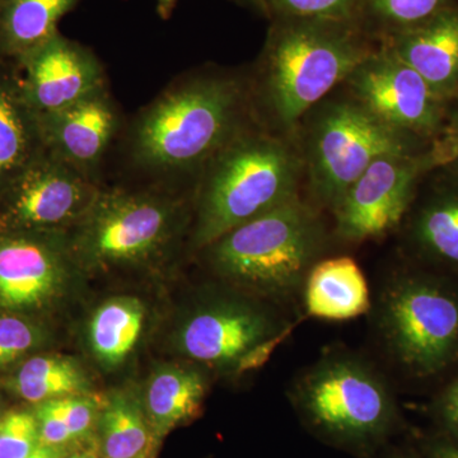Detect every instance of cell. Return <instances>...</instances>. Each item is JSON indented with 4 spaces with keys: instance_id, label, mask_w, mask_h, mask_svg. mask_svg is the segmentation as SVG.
<instances>
[{
    "instance_id": "obj_3",
    "label": "cell",
    "mask_w": 458,
    "mask_h": 458,
    "mask_svg": "<svg viewBox=\"0 0 458 458\" xmlns=\"http://www.w3.org/2000/svg\"><path fill=\"white\" fill-rule=\"evenodd\" d=\"M195 181L189 245L200 252L232 229L301 197L302 157L295 137L256 122L219 150Z\"/></svg>"
},
{
    "instance_id": "obj_25",
    "label": "cell",
    "mask_w": 458,
    "mask_h": 458,
    "mask_svg": "<svg viewBox=\"0 0 458 458\" xmlns=\"http://www.w3.org/2000/svg\"><path fill=\"white\" fill-rule=\"evenodd\" d=\"M458 0H360V23L377 41L421 25Z\"/></svg>"
},
{
    "instance_id": "obj_13",
    "label": "cell",
    "mask_w": 458,
    "mask_h": 458,
    "mask_svg": "<svg viewBox=\"0 0 458 458\" xmlns=\"http://www.w3.org/2000/svg\"><path fill=\"white\" fill-rule=\"evenodd\" d=\"M342 87L382 122L419 140L433 143L445 128L450 102L381 45Z\"/></svg>"
},
{
    "instance_id": "obj_15",
    "label": "cell",
    "mask_w": 458,
    "mask_h": 458,
    "mask_svg": "<svg viewBox=\"0 0 458 458\" xmlns=\"http://www.w3.org/2000/svg\"><path fill=\"white\" fill-rule=\"evenodd\" d=\"M38 117L45 149L83 176L99 182V168L122 125L119 108L108 87L71 106Z\"/></svg>"
},
{
    "instance_id": "obj_19",
    "label": "cell",
    "mask_w": 458,
    "mask_h": 458,
    "mask_svg": "<svg viewBox=\"0 0 458 458\" xmlns=\"http://www.w3.org/2000/svg\"><path fill=\"white\" fill-rule=\"evenodd\" d=\"M38 117L8 63L0 62V189L44 150Z\"/></svg>"
},
{
    "instance_id": "obj_22",
    "label": "cell",
    "mask_w": 458,
    "mask_h": 458,
    "mask_svg": "<svg viewBox=\"0 0 458 458\" xmlns=\"http://www.w3.org/2000/svg\"><path fill=\"white\" fill-rule=\"evenodd\" d=\"M78 0H0V62L12 63L53 38Z\"/></svg>"
},
{
    "instance_id": "obj_26",
    "label": "cell",
    "mask_w": 458,
    "mask_h": 458,
    "mask_svg": "<svg viewBox=\"0 0 458 458\" xmlns=\"http://www.w3.org/2000/svg\"><path fill=\"white\" fill-rule=\"evenodd\" d=\"M270 21L286 18L360 22V0H254Z\"/></svg>"
},
{
    "instance_id": "obj_6",
    "label": "cell",
    "mask_w": 458,
    "mask_h": 458,
    "mask_svg": "<svg viewBox=\"0 0 458 458\" xmlns=\"http://www.w3.org/2000/svg\"><path fill=\"white\" fill-rule=\"evenodd\" d=\"M339 90L304 114L294 134L309 201L328 212L379 157L415 155L432 147L382 122L343 87Z\"/></svg>"
},
{
    "instance_id": "obj_9",
    "label": "cell",
    "mask_w": 458,
    "mask_h": 458,
    "mask_svg": "<svg viewBox=\"0 0 458 458\" xmlns=\"http://www.w3.org/2000/svg\"><path fill=\"white\" fill-rule=\"evenodd\" d=\"M377 327L397 363L433 375L458 355V295L429 276L400 274L382 291Z\"/></svg>"
},
{
    "instance_id": "obj_31",
    "label": "cell",
    "mask_w": 458,
    "mask_h": 458,
    "mask_svg": "<svg viewBox=\"0 0 458 458\" xmlns=\"http://www.w3.org/2000/svg\"><path fill=\"white\" fill-rule=\"evenodd\" d=\"M35 417L38 419L40 441L44 445L71 447L77 442L53 400L38 403Z\"/></svg>"
},
{
    "instance_id": "obj_12",
    "label": "cell",
    "mask_w": 458,
    "mask_h": 458,
    "mask_svg": "<svg viewBox=\"0 0 458 458\" xmlns=\"http://www.w3.org/2000/svg\"><path fill=\"white\" fill-rule=\"evenodd\" d=\"M82 276L68 233L0 228V309H49L71 295Z\"/></svg>"
},
{
    "instance_id": "obj_24",
    "label": "cell",
    "mask_w": 458,
    "mask_h": 458,
    "mask_svg": "<svg viewBox=\"0 0 458 458\" xmlns=\"http://www.w3.org/2000/svg\"><path fill=\"white\" fill-rule=\"evenodd\" d=\"M13 388L33 403L89 394V377L74 358L38 355L23 363L13 379Z\"/></svg>"
},
{
    "instance_id": "obj_29",
    "label": "cell",
    "mask_w": 458,
    "mask_h": 458,
    "mask_svg": "<svg viewBox=\"0 0 458 458\" xmlns=\"http://www.w3.org/2000/svg\"><path fill=\"white\" fill-rule=\"evenodd\" d=\"M75 441L87 438L98 424L99 406L90 394L53 400Z\"/></svg>"
},
{
    "instance_id": "obj_21",
    "label": "cell",
    "mask_w": 458,
    "mask_h": 458,
    "mask_svg": "<svg viewBox=\"0 0 458 458\" xmlns=\"http://www.w3.org/2000/svg\"><path fill=\"white\" fill-rule=\"evenodd\" d=\"M146 318V306L131 295H117L99 304L87 325L93 357L106 369L122 366L137 348Z\"/></svg>"
},
{
    "instance_id": "obj_10",
    "label": "cell",
    "mask_w": 458,
    "mask_h": 458,
    "mask_svg": "<svg viewBox=\"0 0 458 458\" xmlns=\"http://www.w3.org/2000/svg\"><path fill=\"white\" fill-rule=\"evenodd\" d=\"M101 188L44 149L0 189V228L68 233Z\"/></svg>"
},
{
    "instance_id": "obj_34",
    "label": "cell",
    "mask_w": 458,
    "mask_h": 458,
    "mask_svg": "<svg viewBox=\"0 0 458 458\" xmlns=\"http://www.w3.org/2000/svg\"><path fill=\"white\" fill-rule=\"evenodd\" d=\"M177 0H157V8H158L159 16L167 18L170 16L172 9L176 5Z\"/></svg>"
},
{
    "instance_id": "obj_7",
    "label": "cell",
    "mask_w": 458,
    "mask_h": 458,
    "mask_svg": "<svg viewBox=\"0 0 458 458\" xmlns=\"http://www.w3.org/2000/svg\"><path fill=\"white\" fill-rule=\"evenodd\" d=\"M289 327L264 301L227 286L189 310L174 346L195 363L242 375L264 366Z\"/></svg>"
},
{
    "instance_id": "obj_2",
    "label": "cell",
    "mask_w": 458,
    "mask_h": 458,
    "mask_svg": "<svg viewBox=\"0 0 458 458\" xmlns=\"http://www.w3.org/2000/svg\"><path fill=\"white\" fill-rule=\"evenodd\" d=\"M379 42L354 21H271L251 80L259 123L294 137L304 114L343 86Z\"/></svg>"
},
{
    "instance_id": "obj_33",
    "label": "cell",
    "mask_w": 458,
    "mask_h": 458,
    "mask_svg": "<svg viewBox=\"0 0 458 458\" xmlns=\"http://www.w3.org/2000/svg\"><path fill=\"white\" fill-rule=\"evenodd\" d=\"M69 447L65 445H49L40 443L38 447L35 448L25 458H65L69 456Z\"/></svg>"
},
{
    "instance_id": "obj_16",
    "label": "cell",
    "mask_w": 458,
    "mask_h": 458,
    "mask_svg": "<svg viewBox=\"0 0 458 458\" xmlns=\"http://www.w3.org/2000/svg\"><path fill=\"white\" fill-rule=\"evenodd\" d=\"M445 101L458 96V2L421 25L379 41Z\"/></svg>"
},
{
    "instance_id": "obj_35",
    "label": "cell",
    "mask_w": 458,
    "mask_h": 458,
    "mask_svg": "<svg viewBox=\"0 0 458 458\" xmlns=\"http://www.w3.org/2000/svg\"><path fill=\"white\" fill-rule=\"evenodd\" d=\"M65 458H99L98 454L93 450H87L82 452H75V454H69Z\"/></svg>"
},
{
    "instance_id": "obj_5",
    "label": "cell",
    "mask_w": 458,
    "mask_h": 458,
    "mask_svg": "<svg viewBox=\"0 0 458 458\" xmlns=\"http://www.w3.org/2000/svg\"><path fill=\"white\" fill-rule=\"evenodd\" d=\"M191 219V203L176 192L102 186L68 241L83 274L153 269L189 240Z\"/></svg>"
},
{
    "instance_id": "obj_32",
    "label": "cell",
    "mask_w": 458,
    "mask_h": 458,
    "mask_svg": "<svg viewBox=\"0 0 458 458\" xmlns=\"http://www.w3.org/2000/svg\"><path fill=\"white\" fill-rule=\"evenodd\" d=\"M443 411L452 426L458 429V379L445 394Z\"/></svg>"
},
{
    "instance_id": "obj_27",
    "label": "cell",
    "mask_w": 458,
    "mask_h": 458,
    "mask_svg": "<svg viewBox=\"0 0 458 458\" xmlns=\"http://www.w3.org/2000/svg\"><path fill=\"white\" fill-rule=\"evenodd\" d=\"M38 419L29 411L0 417V458H25L40 445Z\"/></svg>"
},
{
    "instance_id": "obj_20",
    "label": "cell",
    "mask_w": 458,
    "mask_h": 458,
    "mask_svg": "<svg viewBox=\"0 0 458 458\" xmlns=\"http://www.w3.org/2000/svg\"><path fill=\"white\" fill-rule=\"evenodd\" d=\"M441 172L410 225L412 242L428 258L458 270V174Z\"/></svg>"
},
{
    "instance_id": "obj_30",
    "label": "cell",
    "mask_w": 458,
    "mask_h": 458,
    "mask_svg": "<svg viewBox=\"0 0 458 458\" xmlns=\"http://www.w3.org/2000/svg\"><path fill=\"white\" fill-rule=\"evenodd\" d=\"M430 153L434 170L458 174V96L450 102L445 128L433 141Z\"/></svg>"
},
{
    "instance_id": "obj_36",
    "label": "cell",
    "mask_w": 458,
    "mask_h": 458,
    "mask_svg": "<svg viewBox=\"0 0 458 458\" xmlns=\"http://www.w3.org/2000/svg\"><path fill=\"white\" fill-rule=\"evenodd\" d=\"M439 458H458V447L443 450L441 454H439Z\"/></svg>"
},
{
    "instance_id": "obj_17",
    "label": "cell",
    "mask_w": 458,
    "mask_h": 458,
    "mask_svg": "<svg viewBox=\"0 0 458 458\" xmlns=\"http://www.w3.org/2000/svg\"><path fill=\"white\" fill-rule=\"evenodd\" d=\"M303 291L307 313L327 321L360 318L372 306L369 282L348 256L321 259L307 276Z\"/></svg>"
},
{
    "instance_id": "obj_1",
    "label": "cell",
    "mask_w": 458,
    "mask_h": 458,
    "mask_svg": "<svg viewBox=\"0 0 458 458\" xmlns=\"http://www.w3.org/2000/svg\"><path fill=\"white\" fill-rule=\"evenodd\" d=\"M259 122L250 77L204 71L172 83L138 114L129 157L158 177L192 176L229 141Z\"/></svg>"
},
{
    "instance_id": "obj_38",
    "label": "cell",
    "mask_w": 458,
    "mask_h": 458,
    "mask_svg": "<svg viewBox=\"0 0 458 458\" xmlns=\"http://www.w3.org/2000/svg\"><path fill=\"white\" fill-rule=\"evenodd\" d=\"M246 2L254 3V0H246Z\"/></svg>"
},
{
    "instance_id": "obj_14",
    "label": "cell",
    "mask_w": 458,
    "mask_h": 458,
    "mask_svg": "<svg viewBox=\"0 0 458 458\" xmlns=\"http://www.w3.org/2000/svg\"><path fill=\"white\" fill-rule=\"evenodd\" d=\"M8 64L36 114L55 113L107 86L98 57L60 32Z\"/></svg>"
},
{
    "instance_id": "obj_11",
    "label": "cell",
    "mask_w": 458,
    "mask_h": 458,
    "mask_svg": "<svg viewBox=\"0 0 458 458\" xmlns=\"http://www.w3.org/2000/svg\"><path fill=\"white\" fill-rule=\"evenodd\" d=\"M434 171L430 149L377 158L331 210L336 237L360 243L390 233L414 203L420 181Z\"/></svg>"
},
{
    "instance_id": "obj_8",
    "label": "cell",
    "mask_w": 458,
    "mask_h": 458,
    "mask_svg": "<svg viewBox=\"0 0 458 458\" xmlns=\"http://www.w3.org/2000/svg\"><path fill=\"white\" fill-rule=\"evenodd\" d=\"M293 400L313 427L343 441L382 436L394 414L390 386L364 358L335 352L319 358L294 382Z\"/></svg>"
},
{
    "instance_id": "obj_28",
    "label": "cell",
    "mask_w": 458,
    "mask_h": 458,
    "mask_svg": "<svg viewBox=\"0 0 458 458\" xmlns=\"http://www.w3.org/2000/svg\"><path fill=\"white\" fill-rule=\"evenodd\" d=\"M42 333L35 325L16 316L0 318V367L12 363L31 352L42 342Z\"/></svg>"
},
{
    "instance_id": "obj_23",
    "label": "cell",
    "mask_w": 458,
    "mask_h": 458,
    "mask_svg": "<svg viewBox=\"0 0 458 458\" xmlns=\"http://www.w3.org/2000/svg\"><path fill=\"white\" fill-rule=\"evenodd\" d=\"M96 428L104 458H138L152 451V429L143 400L131 388L114 391L99 406Z\"/></svg>"
},
{
    "instance_id": "obj_37",
    "label": "cell",
    "mask_w": 458,
    "mask_h": 458,
    "mask_svg": "<svg viewBox=\"0 0 458 458\" xmlns=\"http://www.w3.org/2000/svg\"><path fill=\"white\" fill-rule=\"evenodd\" d=\"M138 458H153L152 451L147 452V454H141V456Z\"/></svg>"
},
{
    "instance_id": "obj_4",
    "label": "cell",
    "mask_w": 458,
    "mask_h": 458,
    "mask_svg": "<svg viewBox=\"0 0 458 458\" xmlns=\"http://www.w3.org/2000/svg\"><path fill=\"white\" fill-rule=\"evenodd\" d=\"M321 212L298 197L232 229L200 252L229 288L262 301H286L303 288L327 251Z\"/></svg>"
},
{
    "instance_id": "obj_18",
    "label": "cell",
    "mask_w": 458,
    "mask_h": 458,
    "mask_svg": "<svg viewBox=\"0 0 458 458\" xmlns=\"http://www.w3.org/2000/svg\"><path fill=\"white\" fill-rule=\"evenodd\" d=\"M208 393L203 370L182 364H162L148 379L143 403L153 439L161 441L174 428L197 417Z\"/></svg>"
}]
</instances>
